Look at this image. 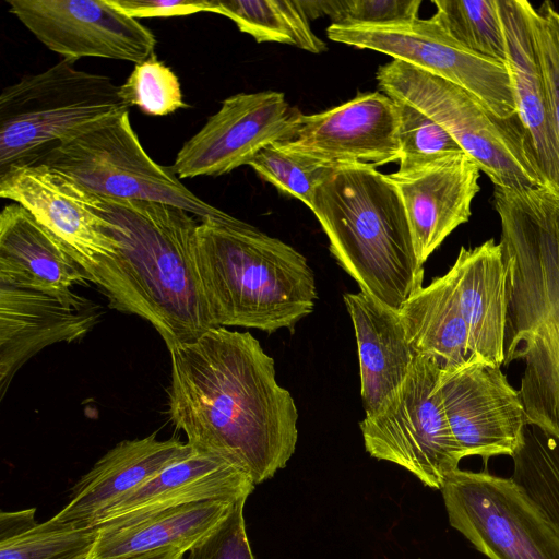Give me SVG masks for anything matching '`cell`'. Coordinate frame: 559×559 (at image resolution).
Here are the masks:
<instances>
[{"instance_id": "33", "label": "cell", "mask_w": 559, "mask_h": 559, "mask_svg": "<svg viewBox=\"0 0 559 559\" xmlns=\"http://www.w3.org/2000/svg\"><path fill=\"white\" fill-rule=\"evenodd\" d=\"M119 92L130 108L135 106L148 116H167L189 107L178 76L155 53L134 66Z\"/></svg>"}, {"instance_id": "38", "label": "cell", "mask_w": 559, "mask_h": 559, "mask_svg": "<svg viewBox=\"0 0 559 559\" xmlns=\"http://www.w3.org/2000/svg\"><path fill=\"white\" fill-rule=\"evenodd\" d=\"M36 509L19 511H1L0 542L13 539L34 528L38 523L35 519Z\"/></svg>"}, {"instance_id": "19", "label": "cell", "mask_w": 559, "mask_h": 559, "mask_svg": "<svg viewBox=\"0 0 559 559\" xmlns=\"http://www.w3.org/2000/svg\"><path fill=\"white\" fill-rule=\"evenodd\" d=\"M479 173L477 164L461 154L388 175L401 194L420 264L469 219Z\"/></svg>"}, {"instance_id": "16", "label": "cell", "mask_w": 559, "mask_h": 559, "mask_svg": "<svg viewBox=\"0 0 559 559\" xmlns=\"http://www.w3.org/2000/svg\"><path fill=\"white\" fill-rule=\"evenodd\" d=\"M397 126V108L391 97L364 93L329 110L301 114L294 138L281 145L332 167L376 168L399 160Z\"/></svg>"}, {"instance_id": "22", "label": "cell", "mask_w": 559, "mask_h": 559, "mask_svg": "<svg viewBox=\"0 0 559 559\" xmlns=\"http://www.w3.org/2000/svg\"><path fill=\"white\" fill-rule=\"evenodd\" d=\"M90 277L71 250L17 203L0 214V284L69 297Z\"/></svg>"}, {"instance_id": "8", "label": "cell", "mask_w": 559, "mask_h": 559, "mask_svg": "<svg viewBox=\"0 0 559 559\" xmlns=\"http://www.w3.org/2000/svg\"><path fill=\"white\" fill-rule=\"evenodd\" d=\"M37 164L53 167L104 197L166 203L201 221L230 216L197 197L171 167L150 157L132 128L129 111L58 146Z\"/></svg>"}, {"instance_id": "37", "label": "cell", "mask_w": 559, "mask_h": 559, "mask_svg": "<svg viewBox=\"0 0 559 559\" xmlns=\"http://www.w3.org/2000/svg\"><path fill=\"white\" fill-rule=\"evenodd\" d=\"M135 20L186 16L200 12L218 13L216 0H108Z\"/></svg>"}, {"instance_id": "36", "label": "cell", "mask_w": 559, "mask_h": 559, "mask_svg": "<svg viewBox=\"0 0 559 559\" xmlns=\"http://www.w3.org/2000/svg\"><path fill=\"white\" fill-rule=\"evenodd\" d=\"M532 27L559 139V12L548 1L533 8Z\"/></svg>"}, {"instance_id": "7", "label": "cell", "mask_w": 559, "mask_h": 559, "mask_svg": "<svg viewBox=\"0 0 559 559\" xmlns=\"http://www.w3.org/2000/svg\"><path fill=\"white\" fill-rule=\"evenodd\" d=\"M376 79L383 94L443 127L495 187H543L518 116L502 119L465 88L401 60L379 67Z\"/></svg>"}, {"instance_id": "18", "label": "cell", "mask_w": 559, "mask_h": 559, "mask_svg": "<svg viewBox=\"0 0 559 559\" xmlns=\"http://www.w3.org/2000/svg\"><path fill=\"white\" fill-rule=\"evenodd\" d=\"M497 1L516 115L543 187L559 197V139L533 35L534 7L526 0Z\"/></svg>"}, {"instance_id": "30", "label": "cell", "mask_w": 559, "mask_h": 559, "mask_svg": "<svg viewBox=\"0 0 559 559\" xmlns=\"http://www.w3.org/2000/svg\"><path fill=\"white\" fill-rule=\"evenodd\" d=\"M96 536L95 527L52 516L21 536L0 542V559H87Z\"/></svg>"}, {"instance_id": "15", "label": "cell", "mask_w": 559, "mask_h": 559, "mask_svg": "<svg viewBox=\"0 0 559 559\" xmlns=\"http://www.w3.org/2000/svg\"><path fill=\"white\" fill-rule=\"evenodd\" d=\"M0 197L22 205L57 236L83 269L116 254L118 240L96 209L94 192L46 164L0 174Z\"/></svg>"}, {"instance_id": "17", "label": "cell", "mask_w": 559, "mask_h": 559, "mask_svg": "<svg viewBox=\"0 0 559 559\" xmlns=\"http://www.w3.org/2000/svg\"><path fill=\"white\" fill-rule=\"evenodd\" d=\"M98 317V306L74 293L57 297L0 284V397L28 359L83 337Z\"/></svg>"}, {"instance_id": "23", "label": "cell", "mask_w": 559, "mask_h": 559, "mask_svg": "<svg viewBox=\"0 0 559 559\" xmlns=\"http://www.w3.org/2000/svg\"><path fill=\"white\" fill-rule=\"evenodd\" d=\"M467 324L478 360L501 367L504 361L507 266L500 242L489 239L462 247L445 273Z\"/></svg>"}, {"instance_id": "32", "label": "cell", "mask_w": 559, "mask_h": 559, "mask_svg": "<svg viewBox=\"0 0 559 559\" xmlns=\"http://www.w3.org/2000/svg\"><path fill=\"white\" fill-rule=\"evenodd\" d=\"M394 102L399 118V170L465 154L451 134L426 114L403 102Z\"/></svg>"}, {"instance_id": "34", "label": "cell", "mask_w": 559, "mask_h": 559, "mask_svg": "<svg viewBox=\"0 0 559 559\" xmlns=\"http://www.w3.org/2000/svg\"><path fill=\"white\" fill-rule=\"evenodd\" d=\"M308 17L326 15L335 25H386L418 17L420 0L299 1Z\"/></svg>"}, {"instance_id": "10", "label": "cell", "mask_w": 559, "mask_h": 559, "mask_svg": "<svg viewBox=\"0 0 559 559\" xmlns=\"http://www.w3.org/2000/svg\"><path fill=\"white\" fill-rule=\"evenodd\" d=\"M450 525L489 559H559V533L511 477L456 469L441 488Z\"/></svg>"}, {"instance_id": "5", "label": "cell", "mask_w": 559, "mask_h": 559, "mask_svg": "<svg viewBox=\"0 0 559 559\" xmlns=\"http://www.w3.org/2000/svg\"><path fill=\"white\" fill-rule=\"evenodd\" d=\"M310 210L340 266L360 292L400 310L423 287L401 194L368 165L333 167L316 188Z\"/></svg>"}, {"instance_id": "12", "label": "cell", "mask_w": 559, "mask_h": 559, "mask_svg": "<svg viewBox=\"0 0 559 559\" xmlns=\"http://www.w3.org/2000/svg\"><path fill=\"white\" fill-rule=\"evenodd\" d=\"M300 117L282 92L231 95L181 146L171 168L179 179L228 174L264 147L293 139Z\"/></svg>"}, {"instance_id": "24", "label": "cell", "mask_w": 559, "mask_h": 559, "mask_svg": "<svg viewBox=\"0 0 559 559\" xmlns=\"http://www.w3.org/2000/svg\"><path fill=\"white\" fill-rule=\"evenodd\" d=\"M358 348L360 394L373 414L402 385L419 355L407 338L399 310L359 292L343 295Z\"/></svg>"}, {"instance_id": "39", "label": "cell", "mask_w": 559, "mask_h": 559, "mask_svg": "<svg viewBox=\"0 0 559 559\" xmlns=\"http://www.w3.org/2000/svg\"><path fill=\"white\" fill-rule=\"evenodd\" d=\"M186 551L179 549H170L147 554L133 559H182Z\"/></svg>"}, {"instance_id": "6", "label": "cell", "mask_w": 559, "mask_h": 559, "mask_svg": "<svg viewBox=\"0 0 559 559\" xmlns=\"http://www.w3.org/2000/svg\"><path fill=\"white\" fill-rule=\"evenodd\" d=\"M130 110L109 76L62 59L0 94V174L34 165L58 146Z\"/></svg>"}, {"instance_id": "11", "label": "cell", "mask_w": 559, "mask_h": 559, "mask_svg": "<svg viewBox=\"0 0 559 559\" xmlns=\"http://www.w3.org/2000/svg\"><path fill=\"white\" fill-rule=\"evenodd\" d=\"M326 35L332 41L378 51L450 81L502 119L518 116L506 63L465 48L431 17L386 25L331 24Z\"/></svg>"}, {"instance_id": "2", "label": "cell", "mask_w": 559, "mask_h": 559, "mask_svg": "<svg viewBox=\"0 0 559 559\" xmlns=\"http://www.w3.org/2000/svg\"><path fill=\"white\" fill-rule=\"evenodd\" d=\"M507 266L504 361L522 360L530 425L559 439V197L495 187Z\"/></svg>"}, {"instance_id": "21", "label": "cell", "mask_w": 559, "mask_h": 559, "mask_svg": "<svg viewBox=\"0 0 559 559\" xmlns=\"http://www.w3.org/2000/svg\"><path fill=\"white\" fill-rule=\"evenodd\" d=\"M235 502L204 500L114 518L95 526L97 536L87 559H133L170 549L188 552Z\"/></svg>"}, {"instance_id": "20", "label": "cell", "mask_w": 559, "mask_h": 559, "mask_svg": "<svg viewBox=\"0 0 559 559\" xmlns=\"http://www.w3.org/2000/svg\"><path fill=\"white\" fill-rule=\"evenodd\" d=\"M156 431L123 440L106 452L72 487L69 502L53 515L61 522L93 527L118 499L193 452L178 439H157Z\"/></svg>"}, {"instance_id": "27", "label": "cell", "mask_w": 559, "mask_h": 559, "mask_svg": "<svg viewBox=\"0 0 559 559\" xmlns=\"http://www.w3.org/2000/svg\"><path fill=\"white\" fill-rule=\"evenodd\" d=\"M218 13L231 20L239 31L258 43H280L311 53L328 47L311 29L309 17L299 0H229L218 1Z\"/></svg>"}, {"instance_id": "3", "label": "cell", "mask_w": 559, "mask_h": 559, "mask_svg": "<svg viewBox=\"0 0 559 559\" xmlns=\"http://www.w3.org/2000/svg\"><path fill=\"white\" fill-rule=\"evenodd\" d=\"M94 195L119 249L84 271L109 307L148 321L168 349L214 328L194 263V215L160 202Z\"/></svg>"}, {"instance_id": "25", "label": "cell", "mask_w": 559, "mask_h": 559, "mask_svg": "<svg viewBox=\"0 0 559 559\" xmlns=\"http://www.w3.org/2000/svg\"><path fill=\"white\" fill-rule=\"evenodd\" d=\"M255 485L230 461L193 449L133 491L111 504L94 523L121 515L204 500L237 501L248 498Z\"/></svg>"}, {"instance_id": "31", "label": "cell", "mask_w": 559, "mask_h": 559, "mask_svg": "<svg viewBox=\"0 0 559 559\" xmlns=\"http://www.w3.org/2000/svg\"><path fill=\"white\" fill-rule=\"evenodd\" d=\"M248 166L281 193L298 199L309 209L316 188L333 168L309 156L288 151L281 143L264 147Z\"/></svg>"}, {"instance_id": "29", "label": "cell", "mask_w": 559, "mask_h": 559, "mask_svg": "<svg viewBox=\"0 0 559 559\" xmlns=\"http://www.w3.org/2000/svg\"><path fill=\"white\" fill-rule=\"evenodd\" d=\"M431 19L465 48L506 63V41L497 0H435Z\"/></svg>"}, {"instance_id": "9", "label": "cell", "mask_w": 559, "mask_h": 559, "mask_svg": "<svg viewBox=\"0 0 559 559\" xmlns=\"http://www.w3.org/2000/svg\"><path fill=\"white\" fill-rule=\"evenodd\" d=\"M440 374L430 357L417 355L397 391L359 427L372 457L397 464L441 490L464 454L444 413Z\"/></svg>"}, {"instance_id": "28", "label": "cell", "mask_w": 559, "mask_h": 559, "mask_svg": "<svg viewBox=\"0 0 559 559\" xmlns=\"http://www.w3.org/2000/svg\"><path fill=\"white\" fill-rule=\"evenodd\" d=\"M512 460L511 478L559 533V439L528 424Z\"/></svg>"}, {"instance_id": "4", "label": "cell", "mask_w": 559, "mask_h": 559, "mask_svg": "<svg viewBox=\"0 0 559 559\" xmlns=\"http://www.w3.org/2000/svg\"><path fill=\"white\" fill-rule=\"evenodd\" d=\"M194 263L214 328L292 330L318 298L307 259L234 216L197 228Z\"/></svg>"}, {"instance_id": "14", "label": "cell", "mask_w": 559, "mask_h": 559, "mask_svg": "<svg viewBox=\"0 0 559 559\" xmlns=\"http://www.w3.org/2000/svg\"><path fill=\"white\" fill-rule=\"evenodd\" d=\"M439 391L452 435L464 457L513 454L528 425L519 390L501 367L475 361L441 371Z\"/></svg>"}, {"instance_id": "26", "label": "cell", "mask_w": 559, "mask_h": 559, "mask_svg": "<svg viewBox=\"0 0 559 559\" xmlns=\"http://www.w3.org/2000/svg\"><path fill=\"white\" fill-rule=\"evenodd\" d=\"M399 312L414 349L430 357L441 371L480 361L447 274L423 286Z\"/></svg>"}, {"instance_id": "13", "label": "cell", "mask_w": 559, "mask_h": 559, "mask_svg": "<svg viewBox=\"0 0 559 559\" xmlns=\"http://www.w3.org/2000/svg\"><path fill=\"white\" fill-rule=\"evenodd\" d=\"M10 12L48 49L66 60L98 57L140 63L156 37L108 0H7Z\"/></svg>"}, {"instance_id": "35", "label": "cell", "mask_w": 559, "mask_h": 559, "mask_svg": "<svg viewBox=\"0 0 559 559\" xmlns=\"http://www.w3.org/2000/svg\"><path fill=\"white\" fill-rule=\"evenodd\" d=\"M246 500H237L228 514L190 548L187 559H255L246 531Z\"/></svg>"}, {"instance_id": "1", "label": "cell", "mask_w": 559, "mask_h": 559, "mask_svg": "<svg viewBox=\"0 0 559 559\" xmlns=\"http://www.w3.org/2000/svg\"><path fill=\"white\" fill-rule=\"evenodd\" d=\"M168 350V415L187 443L230 461L254 485L284 468L297 444L298 411L260 342L218 326Z\"/></svg>"}]
</instances>
